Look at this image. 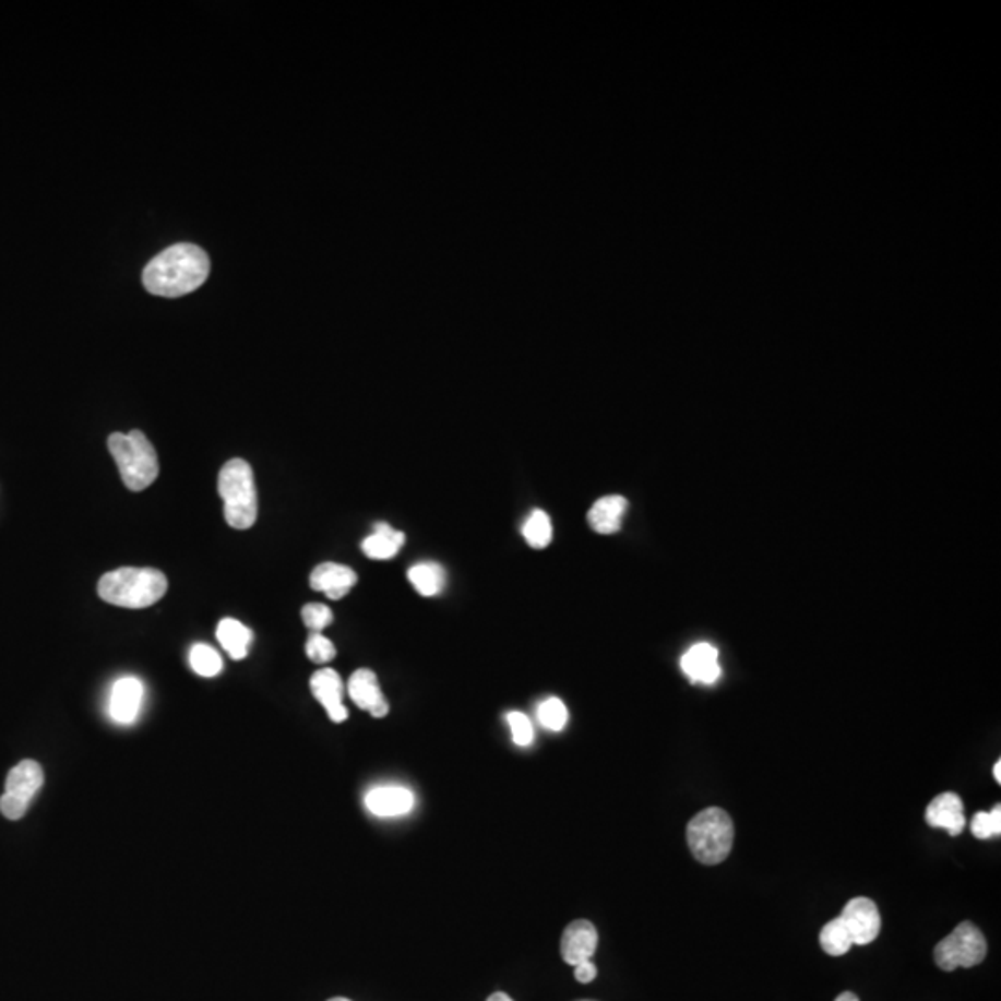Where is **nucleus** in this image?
Listing matches in <instances>:
<instances>
[{"instance_id":"1","label":"nucleus","mask_w":1001,"mask_h":1001,"mask_svg":"<svg viewBox=\"0 0 1001 1001\" xmlns=\"http://www.w3.org/2000/svg\"><path fill=\"white\" fill-rule=\"evenodd\" d=\"M208 275L206 251L193 243H177L148 262L143 284L153 296L182 297L201 288Z\"/></svg>"},{"instance_id":"2","label":"nucleus","mask_w":1001,"mask_h":1001,"mask_svg":"<svg viewBox=\"0 0 1001 1001\" xmlns=\"http://www.w3.org/2000/svg\"><path fill=\"white\" fill-rule=\"evenodd\" d=\"M103 601L123 608H147L166 596L167 579L154 568H119L100 577Z\"/></svg>"},{"instance_id":"3","label":"nucleus","mask_w":1001,"mask_h":1001,"mask_svg":"<svg viewBox=\"0 0 1001 1001\" xmlns=\"http://www.w3.org/2000/svg\"><path fill=\"white\" fill-rule=\"evenodd\" d=\"M217 490L225 504V520L236 531L251 528L259 517V493L249 462L243 458L228 461L219 472Z\"/></svg>"},{"instance_id":"4","label":"nucleus","mask_w":1001,"mask_h":1001,"mask_svg":"<svg viewBox=\"0 0 1001 1001\" xmlns=\"http://www.w3.org/2000/svg\"><path fill=\"white\" fill-rule=\"evenodd\" d=\"M108 449L119 467L123 485L132 492H142L160 474L156 449L142 430H132L129 434L114 432L108 438Z\"/></svg>"},{"instance_id":"5","label":"nucleus","mask_w":1001,"mask_h":1001,"mask_svg":"<svg viewBox=\"0 0 1001 1001\" xmlns=\"http://www.w3.org/2000/svg\"><path fill=\"white\" fill-rule=\"evenodd\" d=\"M687 841L701 865H719L731 854L735 825L724 809L711 807L698 812L687 827Z\"/></svg>"},{"instance_id":"6","label":"nucleus","mask_w":1001,"mask_h":1001,"mask_svg":"<svg viewBox=\"0 0 1001 1001\" xmlns=\"http://www.w3.org/2000/svg\"><path fill=\"white\" fill-rule=\"evenodd\" d=\"M987 957V940L972 921H963L946 939L934 946V963L940 970L953 972L972 968Z\"/></svg>"},{"instance_id":"7","label":"nucleus","mask_w":1001,"mask_h":1001,"mask_svg":"<svg viewBox=\"0 0 1001 1001\" xmlns=\"http://www.w3.org/2000/svg\"><path fill=\"white\" fill-rule=\"evenodd\" d=\"M45 774L36 761L19 762L7 777V790L0 798V812L8 820H21L31 809L36 794L44 787Z\"/></svg>"},{"instance_id":"8","label":"nucleus","mask_w":1001,"mask_h":1001,"mask_svg":"<svg viewBox=\"0 0 1001 1001\" xmlns=\"http://www.w3.org/2000/svg\"><path fill=\"white\" fill-rule=\"evenodd\" d=\"M844 926L848 929L854 946H867L878 939L881 931V916L878 905L868 897H854L846 903L841 915Z\"/></svg>"},{"instance_id":"9","label":"nucleus","mask_w":1001,"mask_h":1001,"mask_svg":"<svg viewBox=\"0 0 1001 1001\" xmlns=\"http://www.w3.org/2000/svg\"><path fill=\"white\" fill-rule=\"evenodd\" d=\"M145 687L138 677H121L114 682L110 692L108 713L110 718L119 725L134 724L142 711Z\"/></svg>"},{"instance_id":"10","label":"nucleus","mask_w":1001,"mask_h":1001,"mask_svg":"<svg viewBox=\"0 0 1001 1001\" xmlns=\"http://www.w3.org/2000/svg\"><path fill=\"white\" fill-rule=\"evenodd\" d=\"M310 689H312L313 698L325 706L326 714L334 724H342L347 719L349 711L345 708L344 701H342L344 700V682L338 671L332 668L315 671L310 679Z\"/></svg>"},{"instance_id":"11","label":"nucleus","mask_w":1001,"mask_h":1001,"mask_svg":"<svg viewBox=\"0 0 1001 1001\" xmlns=\"http://www.w3.org/2000/svg\"><path fill=\"white\" fill-rule=\"evenodd\" d=\"M597 929L592 921L575 920L564 929L560 940V953L568 965L577 966L592 961L597 950Z\"/></svg>"},{"instance_id":"12","label":"nucleus","mask_w":1001,"mask_h":1001,"mask_svg":"<svg viewBox=\"0 0 1001 1001\" xmlns=\"http://www.w3.org/2000/svg\"><path fill=\"white\" fill-rule=\"evenodd\" d=\"M347 690H349V698L355 701V705L358 708H362V711H368L373 718H384L390 713V705H388L386 698L382 694L377 676L368 668L357 670L350 676Z\"/></svg>"},{"instance_id":"13","label":"nucleus","mask_w":1001,"mask_h":1001,"mask_svg":"<svg viewBox=\"0 0 1001 1001\" xmlns=\"http://www.w3.org/2000/svg\"><path fill=\"white\" fill-rule=\"evenodd\" d=\"M926 822L934 830H946L952 836H958L965 831V805L957 794L944 793L928 805Z\"/></svg>"},{"instance_id":"14","label":"nucleus","mask_w":1001,"mask_h":1001,"mask_svg":"<svg viewBox=\"0 0 1001 1001\" xmlns=\"http://www.w3.org/2000/svg\"><path fill=\"white\" fill-rule=\"evenodd\" d=\"M357 581L355 570H350L349 565L336 564V562H323L310 575L312 591L323 592L329 599H334V601L347 596Z\"/></svg>"},{"instance_id":"15","label":"nucleus","mask_w":1001,"mask_h":1001,"mask_svg":"<svg viewBox=\"0 0 1001 1001\" xmlns=\"http://www.w3.org/2000/svg\"><path fill=\"white\" fill-rule=\"evenodd\" d=\"M681 670L692 682L713 684L722 676L718 650L706 642L692 645L689 652L681 657Z\"/></svg>"},{"instance_id":"16","label":"nucleus","mask_w":1001,"mask_h":1001,"mask_svg":"<svg viewBox=\"0 0 1001 1001\" xmlns=\"http://www.w3.org/2000/svg\"><path fill=\"white\" fill-rule=\"evenodd\" d=\"M364 803L379 818L405 817L414 809L416 798L405 787H377L366 794Z\"/></svg>"},{"instance_id":"17","label":"nucleus","mask_w":1001,"mask_h":1001,"mask_svg":"<svg viewBox=\"0 0 1001 1001\" xmlns=\"http://www.w3.org/2000/svg\"><path fill=\"white\" fill-rule=\"evenodd\" d=\"M627 503L625 498L621 496H605L597 499L591 512H588V523L591 527L599 535H615L621 528V522L625 516Z\"/></svg>"},{"instance_id":"18","label":"nucleus","mask_w":1001,"mask_h":1001,"mask_svg":"<svg viewBox=\"0 0 1001 1001\" xmlns=\"http://www.w3.org/2000/svg\"><path fill=\"white\" fill-rule=\"evenodd\" d=\"M403 546H405V533L381 522L376 523L373 535L362 541V551L369 559L390 560L400 553Z\"/></svg>"},{"instance_id":"19","label":"nucleus","mask_w":1001,"mask_h":1001,"mask_svg":"<svg viewBox=\"0 0 1001 1001\" xmlns=\"http://www.w3.org/2000/svg\"><path fill=\"white\" fill-rule=\"evenodd\" d=\"M217 640L234 660H241L249 655V645L252 642L251 629L234 618H225L217 625Z\"/></svg>"},{"instance_id":"20","label":"nucleus","mask_w":1001,"mask_h":1001,"mask_svg":"<svg viewBox=\"0 0 1001 1001\" xmlns=\"http://www.w3.org/2000/svg\"><path fill=\"white\" fill-rule=\"evenodd\" d=\"M408 581L421 596H438L443 591L445 573L442 565L437 562H419L408 570Z\"/></svg>"},{"instance_id":"21","label":"nucleus","mask_w":1001,"mask_h":1001,"mask_svg":"<svg viewBox=\"0 0 1001 1001\" xmlns=\"http://www.w3.org/2000/svg\"><path fill=\"white\" fill-rule=\"evenodd\" d=\"M820 946L831 957H842L851 950L854 942L841 916L823 926L822 933H820Z\"/></svg>"},{"instance_id":"22","label":"nucleus","mask_w":1001,"mask_h":1001,"mask_svg":"<svg viewBox=\"0 0 1001 1001\" xmlns=\"http://www.w3.org/2000/svg\"><path fill=\"white\" fill-rule=\"evenodd\" d=\"M523 536L528 546L544 549L553 540V525L544 510H535L523 525Z\"/></svg>"},{"instance_id":"23","label":"nucleus","mask_w":1001,"mask_h":1001,"mask_svg":"<svg viewBox=\"0 0 1001 1001\" xmlns=\"http://www.w3.org/2000/svg\"><path fill=\"white\" fill-rule=\"evenodd\" d=\"M191 670L201 677H215L223 670L222 655L206 644H195L190 652Z\"/></svg>"},{"instance_id":"24","label":"nucleus","mask_w":1001,"mask_h":1001,"mask_svg":"<svg viewBox=\"0 0 1001 1001\" xmlns=\"http://www.w3.org/2000/svg\"><path fill=\"white\" fill-rule=\"evenodd\" d=\"M538 719L549 731H562L568 724V708L559 698H549L538 706Z\"/></svg>"},{"instance_id":"25","label":"nucleus","mask_w":1001,"mask_h":1001,"mask_svg":"<svg viewBox=\"0 0 1001 1001\" xmlns=\"http://www.w3.org/2000/svg\"><path fill=\"white\" fill-rule=\"evenodd\" d=\"M972 833L979 841H989L1001 835V805L996 803L990 812H977L972 820Z\"/></svg>"},{"instance_id":"26","label":"nucleus","mask_w":1001,"mask_h":1001,"mask_svg":"<svg viewBox=\"0 0 1001 1001\" xmlns=\"http://www.w3.org/2000/svg\"><path fill=\"white\" fill-rule=\"evenodd\" d=\"M302 621L312 633H321L334 621L331 608L323 603H308L301 610Z\"/></svg>"},{"instance_id":"27","label":"nucleus","mask_w":1001,"mask_h":1001,"mask_svg":"<svg viewBox=\"0 0 1001 1001\" xmlns=\"http://www.w3.org/2000/svg\"><path fill=\"white\" fill-rule=\"evenodd\" d=\"M507 722H509L510 731H512V738H514L516 746L527 748L533 743L535 731H533V724H531L527 714L514 711V713H510L507 716Z\"/></svg>"},{"instance_id":"28","label":"nucleus","mask_w":1001,"mask_h":1001,"mask_svg":"<svg viewBox=\"0 0 1001 1001\" xmlns=\"http://www.w3.org/2000/svg\"><path fill=\"white\" fill-rule=\"evenodd\" d=\"M307 655L315 664L331 663L336 657V647L323 634L312 633L307 642Z\"/></svg>"},{"instance_id":"29","label":"nucleus","mask_w":1001,"mask_h":1001,"mask_svg":"<svg viewBox=\"0 0 1001 1001\" xmlns=\"http://www.w3.org/2000/svg\"><path fill=\"white\" fill-rule=\"evenodd\" d=\"M573 968H575V979H577L579 984H592V981L596 979L597 968L592 961L579 963V965L573 966Z\"/></svg>"},{"instance_id":"30","label":"nucleus","mask_w":1001,"mask_h":1001,"mask_svg":"<svg viewBox=\"0 0 1001 1001\" xmlns=\"http://www.w3.org/2000/svg\"><path fill=\"white\" fill-rule=\"evenodd\" d=\"M486 1001H514V1000H512V998H510L509 994H504V992H493V994L490 996V998H488V1000Z\"/></svg>"},{"instance_id":"31","label":"nucleus","mask_w":1001,"mask_h":1001,"mask_svg":"<svg viewBox=\"0 0 1001 1001\" xmlns=\"http://www.w3.org/2000/svg\"><path fill=\"white\" fill-rule=\"evenodd\" d=\"M835 1001H859V998L854 992H842Z\"/></svg>"},{"instance_id":"32","label":"nucleus","mask_w":1001,"mask_h":1001,"mask_svg":"<svg viewBox=\"0 0 1001 1001\" xmlns=\"http://www.w3.org/2000/svg\"><path fill=\"white\" fill-rule=\"evenodd\" d=\"M992 775H994V779L998 780V783H1001V761H996Z\"/></svg>"},{"instance_id":"33","label":"nucleus","mask_w":1001,"mask_h":1001,"mask_svg":"<svg viewBox=\"0 0 1001 1001\" xmlns=\"http://www.w3.org/2000/svg\"><path fill=\"white\" fill-rule=\"evenodd\" d=\"M329 1001H350V1000H347V998H331V1000Z\"/></svg>"},{"instance_id":"34","label":"nucleus","mask_w":1001,"mask_h":1001,"mask_svg":"<svg viewBox=\"0 0 1001 1001\" xmlns=\"http://www.w3.org/2000/svg\"><path fill=\"white\" fill-rule=\"evenodd\" d=\"M583 1001H592V1000H583Z\"/></svg>"}]
</instances>
